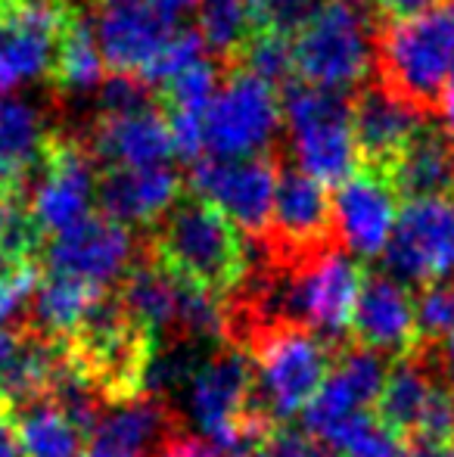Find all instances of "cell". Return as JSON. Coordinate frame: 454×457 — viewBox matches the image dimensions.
Wrapping results in <instances>:
<instances>
[{
  "label": "cell",
  "instance_id": "obj_20",
  "mask_svg": "<svg viewBox=\"0 0 454 457\" xmlns=\"http://www.w3.org/2000/svg\"><path fill=\"white\" fill-rule=\"evenodd\" d=\"M94 35L112 75L144 79V72L156 62L169 37L175 35V25L159 19L146 4L115 6V10H103V16L94 25Z\"/></svg>",
  "mask_w": 454,
  "mask_h": 457
},
{
  "label": "cell",
  "instance_id": "obj_1",
  "mask_svg": "<svg viewBox=\"0 0 454 457\" xmlns=\"http://www.w3.org/2000/svg\"><path fill=\"white\" fill-rule=\"evenodd\" d=\"M60 345L66 364L103 402V408L146 395V373L156 358V337L121 308L119 295H100L78 330Z\"/></svg>",
  "mask_w": 454,
  "mask_h": 457
},
{
  "label": "cell",
  "instance_id": "obj_23",
  "mask_svg": "<svg viewBox=\"0 0 454 457\" xmlns=\"http://www.w3.org/2000/svg\"><path fill=\"white\" fill-rule=\"evenodd\" d=\"M395 193L411 199H454V134L424 125L389 165Z\"/></svg>",
  "mask_w": 454,
  "mask_h": 457
},
{
  "label": "cell",
  "instance_id": "obj_18",
  "mask_svg": "<svg viewBox=\"0 0 454 457\" xmlns=\"http://www.w3.org/2000/svg\"><path fill=\"white\" fill-rule=\"evenodd\" d=\"M420 128L424 109L395 94L389 85L364 87L351 103V131L358 153L367 159L370 169L386 171Z\"/></svg>",
  "mask_w": 454,
  "mask_h": 457
},
{
  "label": "cell",
  "instance_id": "obj_44",
  "mask_svg": "<svg viewBox=\"0 0 454 457\" xmlns=\"http://www.w3.org/2000/svg\"><path fill=\"white\" fill-rule=\"evenodd\" d=\"M10 268H12V262H6L4 255H0V277H4L6 271H10Z\"/></svg>",
  "mask_w": 454,
  "mask_h": 457
},
{
  "label": "cell",
  "instance_id": "obj_38",
  "mask_svg": "<svg viewBox=\"0 0 454 457\" xmlns=\"http://www.w3.org/2000/svg\"><path fill=\"white\" fill-rule=\"evenodd\" d=\"M374 4L383 16H389L392 22H401V19H417L424 12H433L439 6V0H374Z\"/></svg>",
  "mask_w": 454,
  "mask_h": 457
},
{
  "label": "cell",
  "instance_id": "obj_5",
  "mask_svg": "<svg viewBox=\"0 0 454 457\" xmlns=\"http://www.w3.org/2000/svg\"><path fill=\"white\" fill-rule=\"evenodd\" d=\"M340 349L305 327H271L255 333L243 345L255 367V389L261 404L277 423L302 414L327 379Z\"/></svg>",
  "mask_w": 454,
  "mask_h": 457
},
{
  "label": "cell",
  "instance_id": "obj_27",
  "mask_svg": "<svg viewBox=\"0 0 454 457\" xmlns=\"http://www.w3.org/2000/svg\"><path fill=\"white\" fill-rule=\"evenodd\" d=\"M54 79L69 94L100 91V85L106 81V60L100 54L94 25H87L85 19L75 16L69 22L66 35L60 41V50H56Z\"/></svg>",
  "mask_w": 454,
  "mask_h": 457
},
{
  "label": "cell",
  "instance_id": "obj_11",
  "mask_svg": "<svg viewBox=\"0 0 454 457\" xmlns=\"http://www.w3.org/2000/svg\"><path fill=\"white\" fill-rule=\"evenodd\" d=\"M268 262L296 265L324 249L334 240V205L324 184L311 181L296 169H286L277 178L271 224H268Z\"/></svg>",
  "mask_w": 454,
  "mask_h": 457
},
{
  "label": "cell",
  "instance_id": "obj_40",
  "mask_svg": "<svg viewBox=\"0 0 454 457\" xmlns=\"http://www.w3.org/2000/svg\"><path fill=\"white\" fill-rule=\"evenodd\" d=\"M439 367H442V379L454 395V330L439 343Z\"/></svg>",
  "mask_w": 454,
  "mask_h": 457
},
{
  "label": "cell",
  "instance_id": "obj_34",
  "mask_svg": "<svg viewBox=\"0 0 454 457\" xmlns=\"http://www.w3.org/2000/svg\"><path fill=\"white\" fill-rule=\"evenodd\" d=\"M97 103L103 119L106 115H128L153 106L146 85L140 79H134V75H112V79H106L97 91Z\"/></svg>",
  "mask_w": 454,
  "mask_h": 457
},
{
  "label": "cell",
  "instance_id": "obj_37",
  "mask_svg": "<svg viewBox=\"0 0 454 457\" xmlns=\"http://www.w3.org/2000/svg\"><path fill=\"white\" fill-rule=\"evenodd\" d=\"M150 457H225L219 448H212L206 439H194V436L175 433L162 442Z\"/></svg>",
  "mask_w": 454,
  "mask_h": 457
},
{
  "label": "cell",
  "instance_id": "obj_13",
  "mask_svg": "<svg viewBox=\"0 0 454 457\" xmlns=\"http://www.w3.org/2000/svg\"><path fill=\"white\" fill-rule=\"evenodd\" d=\"M97 171L94 159L75 144H50L31 184L29 215L41 234L60 237L94 215L97 203Z\"/></svg>",
  "mask_w": 454,
  "mask_h": 457
},
{
  "label": "cell",
  "instance_id": "obj_7",
  "mask_svg": "<svg viewBox=\"0 0 454 457\" xmlns=\"http://www.w3.org/2000/svg\"><path fill=\"white\" fill-rule=\"evenodd\" d=\"M209 159H255L284 131V100L277 87L249 72L221 81L202 115Z\"/></svg>",
  "mask_w": 454,
  "mask_h": 457
},
{
  "label": "cell",
  "instance_id": "obj_43",
  "mask_svg": "<svg viewBox=\"0 0 454 457\" xmlns=\"http://www.w3.org/2000/svg\"><path fill=\"white\" fill-rule=\"evenodd\" d=\"M97 4H103V10H115V6H137L144 0H97Z\"/></svg>",
  "mask_w": 454,
  "mask_h": 457
},
{
  "label": "cell",
  "instance_id": "obj_28",
  "mask_svg": "<svg viewBox=\"0 0 454 457\" xmlns=\"http://www.w3.org/2000/svg\"><path fill=\"white\" fill-rule=\"evenodd\" d=\"M259 31L246 0H202L196 10V35L206 54L236 56Z\"/></svg>",
  "mask_w": 454,
  "mask_h": 457
},
{
  "label": "cell",
  "instance_id": "obj_3",
  "mask_svg": "<svg viewBox=\"0 0 454 457\" xmlns=\"http://www.w3.org/2000/svg\"><path fill=\"white\" fill-rule=\"evenodd\" d=\"M293 62L302 85L355 91L376 62V35L364 0H324L293 35Z\"/></svg>",
  "mask_w": 454,
  "mask_h": 457
},
{
  "label": "cell",
  "instance_id": "obj_6",
  "mask_svg": "<svg viewBox=\"0 0 454 457\" xmlns=\"http://www.w3.org/2000/svg\"><path fill=\"white\" fill-rule=\"evenodd\" d=\"M386 85L405 100L436 103L454 79V19L445 10L392 22L376 41Z\"/></svg>",
  "mask_w": 454,
  "mask_h": 457
},
{
  "label": "cell",
  "instance_id": "obj_30",
  "mask_svg": "<svg viewBox=\"0 0 454 457\" xmlns=\"http://www.w3.org/2000/svg\"><path fill=\"white\" fill-rule=\"evenodd\" d=\"M243 56V72L255 75V79L268 81V85H284L296 75V62H293V37L280 35V31H255L249 44L240 50Z\"/></svg>",
  "mask_w": 454,
  "mask_h": 457
},
{
  "label": "cell",
  "instance_id": "obj_41",
  "mask_svg": "<svg viewBox=\"0 0 454 457\" xmlns=\"http://www.w3.org/2000/svg\"><path fill=\"white\" fill-rule=\"evenodd\" d=\"M411 457H454L451 442H411Z\"/></svg>",
  "mask_w": 454,
  "mask_h": 457
},
{
  "label": "cell",
  "instance_id": "obj_39",
  "mask_svg": "<svg viewBox=\"0 0 454 457\" xmlns=\"http://www.w3.org/2000/svg\"><path fill=\"white\" fill-rule=\"evenodd\" d=\"M144 4L150 6L159 19H165V22L177 29V22H181L184 16H190V12L200 10L202 0H144Z\"/></svg>",
  "mask_w": 454,
  "mask_h": 457
},
{
  "label": "cell",
  "instance_id": "obj_14",
  "mask_svg": "<svg viewBox=\"0 0 454 457\" xmlns=\"http://www.w3.org/2000/svg\"><path fill=\"white\" fill-rule=\"evenodd\" d=\"M395 187L386 171L358 169L345 184L330 193L334 205V240L351 259H374L392 240L399 221Z\"/></svg>",
  "mask_w": 454,
  "mask_h": 457
},
{
  "label": "cell",
  "instance_id": "obj_17",
  "mask_svg": "<svg viewBox=\"0 0 454 457\" xmlns=\"http://www.w3.org/2000/svg\"><path fill=\"white\" fill-rule=\"evenodd\" d=\"M62 364V345L35 330L29 318L0 327V404L16 414L25 404L47 398Z\"/></svg>",
  "mask_w": 454,
  "mask_h": 457
},
{
  "label": "cell",
  "instance_id": "obj_36",
  "mask_svg": "<svg viewBox=\"0 0 454 457\" xmlns=\"http://www.w3.org/2000/svg\"><path fill=\"white\" fill-rule=\"evenodd\" d=\"M321 4L324 0H261V31L271 29L280 35H296Z\"/></svg>",
  "mask_w": 454,
  "mask_h": 457
},
{
  "label": "cell",
  "instance_id": "obj_29",
  "mask_svg": "<svg viewBox=\"0 0 454 457\" xmlns=\"http://www.w3.org/2000/svg\"><path fill=\"white\" fill-rule=\"evenodd\" d=\"M324 442L343 457H411V442L376 420L370 411L351 414Z\"/></svg>",
  "mask_w": 454,
  "mask_h": 457
},
{
  "label": "cell",
  "instance_id": "obj_46",
  "mask_svg": "<svg viewBox=\"0 0 454 457\" xmlns=\"http://www.w3.org/2000/svg\"><path fill=\"white\" fill-rule=\"evenodd\" d=\"M445 12H449V16L454 19V0H449V6H445Z\"/></svg>",
  "mask_w": 454,
  "mask_h": 457
},
{
  "label": "cell",
  "instance_id": "obj_24",
  "mask_svg": "<svg viewBox=\"0 0 454 457\" xmlns=\"http://www.w3.org/2000/svg\"><path fill=\"white\" fill-rule=\"evenodd\" d=\"M119 302L137 324H144L153 337H175L177 320V277L165 271L159 262H134V268L121 277Z\"/></svg>",
  "mask_w": 454,
  "mask_h": 457
},
{
  "label": "cell",
  "instance_id": "obj_25",
  "mask_svg": "<svg viewBox=\"0 0 454 457\" xmlns=\"http://www.w3.org/2000/svg\"><path fill=\"white\" fill-rule=\"evenodd\" d=\"M103 293L106 289H94L87 283L75 280V277L44 271L29 302V324L54 343H66Z\"/></svg>",
  "mask_w": 454,
  "mask_h": 457
},
{
  "label": "cell",
  "instance_id": "obj_42",
  "mask_svg": "<svg viewBox=\"0 0 454 457\" xmlns=\"http://www.w3.org/2000/svg\"><path fill=\"white\" fill-rule=\"evenodd\" d=\"M439 115H442V128L454 134V79L445 85V91L439 94Z\"/></svg>",
  "mask_w": 454,
  "mask_h": 457
},
{
  "label": "cell",
  "instance_id": "obj_16",
  "mask_svg": "<svg viewBox=\"0 0 454 457\" xmlns=\"http://www.w3.org/2000/svg\"><path fill=\"white\" fill-rule=\"evenodd\" d=\"M349 337L355 345L370 349L376 355L405 358L417 345V314L414 295L405 283L389 274H367L358 293L355 314H351Z\"/></svg>",
  "mask_w": 454,
  "mask_h": 457
},
{
  "label": "cell",
  "instance_id": "obj_32",
  "mask_svg": "<svg viewBox=\"0 0 454 457\" xmlns=\"http://www.w3.org/2000/svg\"><path fill=\"white\" fill-rule=\"evenodd\" d=\"M221 81H219V69L215 62L202 60L196 66H190L187 72L177 75L171 85L162 87L165 100H169V112H196V115H206L209 103L212 96L219 94Z\"/></svg>",
  "mask_w": 454,
  "mask_h": 457
},
{
  "label": "cell",
  "instance_id": "obj_21",
  "mask_svg": "<svg viewBox=\"0 0 454 457\" xmlns=\"http://www.w3.org/2000/svg\"><path fill=\"white\" fill-rule=\"evenodd\" d=\"M94 153L110 169L165 165L175 156L169 119L153 106L128 115H106V119H100L97 131H94Z\"/></svg>",
  "mask_w": 454,
  "mask_h": 457
},
{
  "label": "cell",
  "instance_id": "obj_19",
  "mask_svg": "<svg viewBox=\"0 0 454 457\" xmlns=\"http://www.w3.org/2000/svg\"><path fill=\"white\" fill-rule=\"evenodd\" d=\"M97 203L106 218L125 224H156L181 203V175L165 165L110 169L97 184Z\"/></svg>",
  "mask_w": 454,
  "mask_h": 457
},
{
  "label": "cell",
  "instance_id": "obj_35",
  "mask_svg": "<svg viewBox=\"0 0 454 457\" xmlns=\"http://www.w3.org/2000/svg\"><path fill=\"white\" fill-rule=\"evenodd\" d=\"M265 457H343L330 442L318 439V436L305 433V429L293 427H277L271 433V439L261 448Z\"/></svg>",
  "mask_w": 454,
  "mask_h": 457
},
{
  "label": "cell",
  "instance_id": "obj_33",
  "mask_svg": "<svg viewBox=\"0 0 454 457\" xmlns=\"http://www.w3.org/2000/svg\"><path fill=\"white\" fill-rule=\"evenodd\" d=\"M417 343H442L454 330V283H430L414 299Z\"/></svg>",
  "mask_w": 454,
  "mask_h": 457
},
{
  "label": "cell",
  "instance_id": "obj_22",
  "mask_svg": "<svg viewBox=\"0 0 454 457\" xmlns=\"http://www.w3.org/2000/svg\"><path fill=\"white\" fill-rule=\"evenodd\" d=\"M50 150L47 119L31 100L0 94V196H16Z\"/></svg>",
  "mask_w": 454,
  "mask_h": 457
},
{
  "label": "cell",
  "instance_id": "obj_15",
  "mask_svg": "<svg viewBox=\"0 0 454 457\" xmlns=\"http://www.w3.org/2000/svg\"><path fill=\"white\" fill-rule=\"evenodd\" d=\"M386 373L389 367L383 361V355L361 349L355 343H345L336 352V361L330 367L327 379L321 383V389L305 404L302 429L318 436V439H327L351 414L374 408L383 392V383H386Z\"/></svg>",
  "mask_w": 454,
  "mask_h": 457
},
{
  "label": "cell",
  "instance_id": "obj_2",
  "mask_svg": "<svg viewBox=\"0 0 454 457\" xmlns=\"http://www.w3.org/2000/svg\"><path fill=\"white\" fill-rule=\"evenodd\" d=\"M153 262L181 280L230 299L249 274V246L215 205L190 196L159 221Z\"/></svg>",
  "mask_w": 454,
  "mask_h": 457
},
{
  "label": "cell",
  "instance_id": "obj_9",
  "mask_svg": "<svg viewBox=\"0 0 454 457\" xmlns=\"http://www.w3.org/2000/svg\"><path fill=\"white\" fill-rule=\"evenodd\" d=\"M69 16L62 0H10L0 6V94L54 75Z\"/></svg>",
  "mask_w": 454,
  "mask_h": 457
},
{
  "label": "cell",
  "instance_id": "obj_10",
  "mask_svg": "<svg viewBox=\"0 0 454 457\" xmlns=\"http://www.w3.org/2000/svg\"><path fill=\"white\" fill-rule=\"evenodd\" d=\"M277 169L271 159H200L190 169V190L215 205L236 230L252 237L268 234L277 193Z\"/></svg>",
  "mask_w": 454,
  "mask_h": 457
},
{
  "label": "cell",
  "instance_id": "obj_31",
  "mask_svg": "<svg viewBox=\"0 0 454 457\" xmlns=\"http://www.w3.org/2000/svg\"><path fill=\"white\" fill-rule=\"evenodd\" d=\"M209 60L206 47H202L196 29H175V35L169 37V44L162 47V54L156 56L150 69L144 72V85L146 87H165L177 79L181 72H187L190 66Z\"/></svg>",
  "mask_w": 454,
  "mask_h": 457
},
{
  "label": "cell",
  "instance_id": "obj_4",
  "mask_svg": "<svg viewBox=\"0 0 454 457\" xmlns=\"http://www.w3.org/2000/svg\"><path fill=\"white\" fill-rule=\"evenodd\" d=\"M284 100V128L296 171L324 187H340L361 169L351 131V103L345 94L311 85H290Z\"/></svg>",
  "mask_w": 454,
  "mask_h": 457
},
{
  "label": "cell",
  "instance_id": "obj_12",
  "mask_svg": "<svg viewBox=\"0 0 454 457\" xmlns=\"http://www.w3.org/2000/svg\"><path fill=\"white\" fill-rule=\"evenodd\" d=\"M44 262L50 274L75 277L94 289H106L121 280L137 262V240L131 228L100 215H87L72 230L54 237L44 249Z\"/></svg>",
  "mask_w": 454,
  "mask_h": 457
},
{
  "label": "cell",
  "instance_id": "obj_45",
  "mask_svg": "<svg viewBox=\"0 0 454 457\" xmlns=\"http://www.w3.org/2000/svg\"><path fill=\"white\" fill-rule=\"evenodd\" d=\"M225 457H265L261 452H243V454H225Z\"/></svg>",
  "mask_w": 454,
  "mask_h": 457
},
{
  "label": "cell",
  "instance_id": "obj_8",
  "mask_svg": "<svg viewBox=\"0 0 454 457\" xmlns=\"http://www.w3.org/2000/svg\"><path fill=\"white\" fill-rule=\"evenodd\" d=\"M386 274L399 283H445L454 274V199H411L399 209L383 249Z\"/></svg>",
  "mask_w": 454,
  "mask_h": 457
},
{
  "label": "cell",
  "instance_id": "obj_26",
  "mask_svg": "<svg viewBox=\"0 0 454 457\" xmlns=\"http://www.w3.org/2000/svg\"><path fill=\"white\" fill-rule=\"evenodd\" d=\"M22 457H81L87 439L47 398L31 402L12 414Z\"/></svg>",
  "mask_w": 454,
  "mask_h": 457
}]
</instances>
